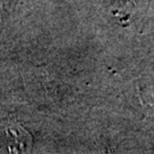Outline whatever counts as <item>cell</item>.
Listing matches in <instances>:
<instances>
[{"label": "cell", "mask_w": 154, "mask_h": 154, "mask_svg": "<svg viewBox=\"0 0 154 154\" xmlns=\"http://www.w3.org/2000/svg\"><path fill=\"white\" fill-rule=\"evenodd\" d=\"M32 145L31 136L23 127L7 125L0 127V152L1 153H25Z\"/></svg>", "instance_id": "1"}]
</instances>
